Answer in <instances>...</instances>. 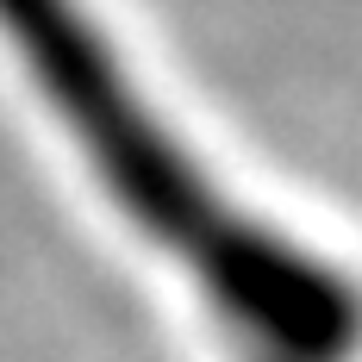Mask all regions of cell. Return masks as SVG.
Segmentation results:
<instances>
[{
  "instance_id": "6da1fadb",
  "label": "cell",
  "mask_w": 362,
  "mask_h": 362,
  "mask_svg": "<svg viewBox=\"0 0 362 362\" xmlns=\"http://www.w3.org/2000/svg\"><path fill=\"white\" fill-rule=\"evenodd\" d=\"M0 37L19 50L32 88L50 100L119 213L175 256L231 325L288 362H337L350 350V288L319 256L250 218L194 163L81 0H0Z\"/></svg>"
}]
</instances>
